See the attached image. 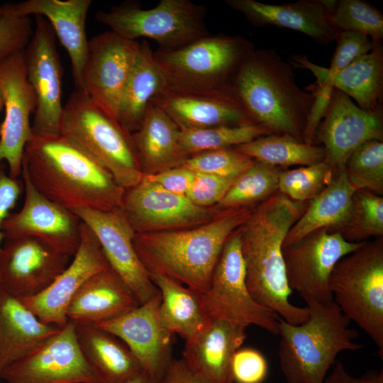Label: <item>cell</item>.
I'll return each mask as SVG.
<instances>
[{"label": "cell", "instance_id": "6da1fadb", "mask_svg": "<svg viewBox=\"0 0 383 383\" xmlns=\"http://www.w3.org/2000/svg\"><path fill=\"white\" fill-rule=\"evenodd\" d=\"M307 202L295 201L279 192L261 202L239 227L248 289L254 299L291 324L309 317L307 306L290 301L283 243Z\"/></svg>", "mask_w": 383, "mask_h": 383}, {"label": "cell", "instance_id": "7a4b0ae2", "mask_svg": "<svg viewBox=\"0 0 383 383\" xmlns=\"http://www.w3.org/2000/svg\"><path fill=\"white\" fill-rule=\"evenodd\" d=\"M22 167L42 194L73 210L119 209L125 189L94 157L72 139L32 135Z\"/></svg>", "mask_w": 383, "mask_h": 383}, {"label": "cell", "instance_id": "3957f363", "mask_svg": "<svg viewBox=\"0 0 383 383\" xmlns=\"http://www.w3.org/2000/svg\"><path fill=\"white\" fill-rule=\"evenodd\" d=\"M251 213L252 209L246 207L227 209L199 226L135 233L134 248L148 272L162 274L203 294L209 287L226 240Z\"/></svg>", "mask_w": 383, "mask_h": 383}, {"label": "cell", "instance_id": "277c9868", "mask_svg": "<svg viewBox=\"0 0 383 383\" xmlns=\"http://www.w3.org/2000/svg\"><path fill=\"white\" fill-rule=\"evenodd\" d=\"M231 91L252 121L272 134L304 142L314 95L296 84L292 65L273 49H255L242 62Z\"/></svg>", "mask_w": 383, "mask_h": 383}, {"label": "cell", "instance_id": "5b68a950", "mask_svg": "<svg viewBox=\"0 0 383 383\" xmlns=\"http://www.w3.org/2000/svg\"><path fill=\"white\" fill-rule=\"evenodd\" d=\"M309 317L301 324L279 321L278 355L287 383H323L337 355L364 348L358 332L333 301L304 300Z\"/></svg>", "mask_w": 383, "mask_h": 383}, {"label": "cell", "instance_id": "8992f818", "mask_svg": "<svg viewBox=\"0 0 383 383\" xmlns=\"http://www.w3.org/2000/svg\"><path fill=\"white\" fill-rule=\"evenodd\" d=\"M254 48L242 35L209 34L176 49H158L153 57L165 77V90L220 96L232 94L237 71Z\"/></svg>", "mask_w": 383, "mask_h": 383}, {"label": "cell", "instance_id": "52a82bcc", "mask_svg": "<svg viewBox=\"0 0 383 383\" xmlns=\"http://www.w3.org/2000/svg\"><path fill=\"white\" fill-rule=\"evenodd\" d=\"M60 134L88 152L124 189L143 179L132 133L79 90L64 105Z\"/></svg>", "mask_w": 383, "mask_h": 383}, {"label": "cell", "instance_id": "ba28073f", "mask_svg": "<svg viewBox=\"0 0 383 383\" xmlns=\"http://www.w3.org/2000/svg\"><path fill=\"white\" fill-rule=\"evenodd\" d=\"M333 301L372 339L383 358V237L364 241L335 265Z\"/></svg>", "mask_w": 383, "mask_h": 383}, {"label": "cell", "instance_id": "9c48e42d", "mask_svg": "<svg viewBox=\"0 0 383 383\" xmlns=\"http://www.w3.org/2000/svg\"><path fill=\"white\" fill-rule=\"evenodd\" d=\"M205 16L206 8L189 0H161L149 9L124 2L109 11H99L96 19L126 39L150 38L159 49L172 50L210 34Z\"/></svg>", "mask_w": 383, "mask_h": 383}, {"label": "cell", "instance_id": "30bf717a", "mask_svg": "<svg viewBox=\"0 0 383 383\" xmlns=\"http://www.w3.org/2000/svg\"><path fill=\"white\" fill-rule=\"evenodd\" d=\"M201 296L209 319L225 320L245 327L253 325L275 335L279 333L282 318L258 304L248 289L239 228L226 240L209 287Z\"/></svg>", "mask_w": 383, "mask_h": 383}, {"label": "cell", "instance_id": "8fae6325", "mask_svg": "<svg viewBox=\"0 0 383 383\" xmlns=\"http://www.w3.org/2000/svg\"><path fill=\"white\" fill-rule=\"evenodd\" d=\"M35 19L33 33L24 49L27 78L36 99L32 135L55 136L60 134L63 114V70L50 23L41 16Z\"/></svg>", "mask_w": 383, "mask_h": 383}, {"label": "cell", "instance_id": "7c38bea8", "mask_svg": "<svg viewBox=\"0 0 383 383\" xmlns=\"http://www.w3.org/2000/svg\"><path fill=\"white\" fill-rule=\"evenodd\" d=\"M362 243L349 242L340 232L322 228L283 247L289 287L304 300L323 304L333 301L329 287L332 271L341 258Z\"/></svg>", "mask_w": 383, "mask_h": 383}, {"label": "cell", "instance_id": "4fadbf2b", "mask_svg": "<svg viewBox=\"0 0 383 383\" xmlns=\"http://www.w3.org/2000/svg\"><path fill=\"white\" fill-rule=\"evenodd\" d=\"M6 383H104L82 353L71 321L0 372Z\"/></svg>", "mask_w": 383, "mask_h": 383}, {"label": "cell", "instance_id": "5bb4252c", "mask_svg": "<svg viewBox=\"0 0 383 383\" xmlns=\"http://www.w3.org/2000/svg\"><path fill=\"white\" fill-rule=\"evenodd\" d=\"M119 209L135 233L199 226L223 211L196 205L186 195L172 193L144 177L138 184L125 189Z\"/></svg>", "mask_w": 383, "mask_h": 383}, {"label": "cell", "instance_id": "9a60e30c", "mask_svg": "<svg viewBox=\"0 0 383 383\" xmlns=\"http://www.w3.org/2000/svg\"><path fill=\"white\" fill-rule=\"evenodd\" d=\"M139 48L137 40L111 30L89 40L80 91L118 121L122 94Z\"/></svg>", "mask_w": 383, "mask_h": 383}, {"label": "cell", "instance_id": "2e32d148", "mask_svg": "<svg viewBox=\"0 0 383 383\" xmlns=\"http://www.w3.org/2000/svg\"><path fill=\"white\" fill-rule=\"evenodd\" d=\"M25 197L21 209L10 213L1 226L4 240L34 237L57 252L73 257L80 245L82 221L71 210L42 194L22 167Z\"/></svg>", "mask_w": 383, "mask_h": 383}, {"label": "cell", "instance_id": "e0dca14e", "mask_svg": "<svg viewBox=\"0 0 383 383\" xmlns=\"http://www.w3.org/2000/svg\"><path fill=\"white\" fill-rule=\"evenodd\" d=\"M0 91L4 118L0 125V162L13 178L21 175L24 149L32 136L30 115L36 99L27 78L24 50L0 62Z\"/></svg>", "mask_w": 383, "mask_h": 383}, {"label": "cell", "instance_id": "ac0fdd59", "mask_svg": "<svg viewBox=\"0 0 383 383\" xmlns=\"http://www.w3.org/2000/svg\"><path fill=\"white\" fill-rule=\"evenodd\" d=\"M72 211L94 234L110 267L128 286L139 304L158 292L135 250V233L119 209H76Z\"/></svg>", "mask_w": 383, "mask_h": 383}, {"label": "cell", "instance_id": "d6986e66", "mask_svg": "<svg viewBox=\"0 0 383 383\" xmlns=\"http://www.w3.org/2000/svg\"><path fill=\"white\" fill-rule=\"evenodd\" d=\"M160 291L147 301L118 317L93 325L123 341L142 370L160 380L171 363L173 335L160 317Z\"/></svg>", "mask_w": 383, "mask_h": 383}, {"label": "cell", "instance_id": "ffe728a7", "mask_svg": "<svg viewBox=\"0 0 383 383\" xmlns=\"http://www.w3.org/2000/svg\"><path fill=\"white\" fill-rule=\"evenodd\" d=\"M69 257L34 237L6 239L0 252V288L19 298L35 296L65 270Z\"/></svg>", "mask_w": 383, "mask_h": 383}, {"label": "cell", "instance_id": "44dd1931", "mask_svg": "<svg viewBox=\"0 0 383 383\" xmlns=\"http://www.w3.org/2000/svg\"><path fill=\"white\" fill-rule=\"evenodd\" d=\"M316 136L324 145L326 160L335 170L345 169L351 154L367 141L383 139L382 109L369 111L333 88Z\"/></svg>", "mask_w": 383, "mask_h": 383}, {"label": "cell", "instance_id": "7402d4cb", "mask_svg": "<svg viewBox=\"0 0 383 383\" xmlns=\"http://www.w3.org/2000/svg\"><path fill=\"white\" fill-rule=\"evenodd\" d=\"M109 267L94 234L82 222L80 245L72 262L44 291L20 299L41 322L61 328L68 322L67 308L77 290L93 274Z\"/></svg>", "mask_w": 383, "mask_h": 383}, {"label": "cell", "instance_id": "603a6c76", "mask_svg": "<svg viewBox=\"0 0 383 383\" xmlns=\"http://www.w3.org/2000/svg\"><path fill=\"white\" fill-rule=\"evenodd\" d=\"M226 4L255 26L291 29L318 44L331 43L338 33L331 22L336 1L299 0L270 4L255 0H227Z\"/></svg>", "mask_w": 383, "mask_h": 383}, {"label": "cell", "instance_id": "cb8c5ba5", "mask_svg": "<svg viewBox=\"0 0 383 383\" xmlns=\"http://www.w3.org/2000/svg\"><path fill=\"white\" fill-rule=\"evenodd\" d=\"M91 2V0H26L5 4L1 7L6 14L16 17L41 16L48 21L68 53L75 89L80 91L89 43L85 22Z\"/></svg>", "mask_w": 383, "mask_h": 383}, {"label": "cell", "instance_id": "d4e9b609", "mask_svg": "<svg viewBox=\"0 0 383 383\" xmlns=\"http://www.w3.org/2000/svg\"><path fill=\"white\" fill-rule=\"evenodd\" d=\"M246 328L211 319L202 331L185 341L182 359L201 383H233V360L245 340Z\"/></svg>", "mask_w": 383, "mask_h": 383}, {"label": "cell", "instance_id": "484cf974", "mask_svg": "<svg viewBox=\"0 0 383 383\" xmlns=\"http://www.w3.org/2000/svg\"><path fill=\"white\" fill-rule=\"evenodd\" d=\"M138 305L128 286L109 267L93 274L80 287L69 304L67 316L75 325L93 326Z\"/></svg>", "mask_w": 383, "mask_h": 383}, {"label": "cell", "instance_id": "4316f807", "mask_svg": "<svg viewBox=\"0 0 383 383\" xmlns=\"http://www.w3.org/2000/svg\"><path fill=\"white\" fill-rule=\"evenodd\" d=\"M152 101L180 131L255 124L232 94L204 96L164 90Z\"/></svg>", "mask_w": 383, "mask_h": 383}, {"label": "cell", "instance_id": "83f0119b", "mask_svg": "<svg viewBox=\"0 0 383 383\" xmlns=\"http://www.w3.org/2000/svg\"><path fill=\"white\" fill-rule=\"evenodd\" d=\"M132 138L144 175L179 167L189 157L180 143V129L152 101Z\"/></svg>", "mask_w": 383, "mask_h": 383}, {"label": "cell", "instance_id": "f1b7e54d", "mask_svg": "<svg viewBox=\"0 0 383 383\" xmlns=\"http://www.w3.org/2000/svg\"><path fill=\"white\" fill-rule=\"evenodd\" d=\"M59 329L41 322L19 297L0 288V372Z\"/></svg>", "mask_w": 383, "mask_h": 383}, {"label": "cell", "instance_id": "f546056e", "mask_svg": "<svg viewBox=\"0 0 383 383\" xmlns=\"http://www.w3.org/2000/svg\"><path fill=\"white\" fill-rule=\"evenodd\" d=\"M355 191L345 169L335 170L328 184L307 202L305 211L288 231L283 247L316 230L340 232L349 218Z\"/></svg>", "mask_w": 383, "mask_h": 383}, {"label": "cell", "instance_id": "4dcf8cb0", "mask_svg": "<svg viewBox=\"0 0 383 383\" xmlns=\"http://www.w3.org/2000/svg\"><path fill=\"white\" fill-rule=\"evenodd\" d=\"M79 349L104 383H125L142 367L120 338L94 326L75 325Z\"/></svg>", "mask_w": 383, "mask_h": 383}, {"label": "cell", "instance_id": "1f68e13d", "mask_svg": "<svg viewBox=\"0 0 383 383\" xmlns=\"http://www.w3.org/2000/svg\"><path fill=\"white\" fill-rule=\"evenodd\" d=\"M150 279L161 294L160 317L172 334L185 341L194 338L209 323L201 294L158 272H148Z\"/></svg>", "mask_w": 383, "mask_h": 383}, {"label": "cell", "instance_id": "d6a6232c", "mask_svg": "<svg viewBox=\"0 0 383 383\" xmlns=\"http://www.w3.org/2000/svg\"><path fill=\"white\" fill-rule=\"evenodd\" d=\"M166 89L165 77L150 45L143 40L122 94L119 122L130 133L136 131L152 101Z\"/></svg>", "mask_w": 383, "mask_h": 383}, {"label": "cell", "instance_id": "836d02e7", "mask_svg": "<svg viewBox=\"0 0 383 383\" xmlns=\"http://www.w3.org/2000/svg\"><path fill=\"white\" fill-rule=\"evenodd\" d=\"M331 84L347 94L361 109L374 111L382 109L383 47L375 43L372 50L354 60L335 74Z\"/></svg>", "mask_w": 383, "mask_h": 383}, {"label": "cell", "instance_id": "e575fe53", "mask_svg": "<svg viewBox=\"0 0 383 383\" xmlns=\"http://www.w3.org/2000/svg\"><path fill=\"white\" fill-rule=\"evenodd\" d=\"M235 148L257 162L274 167L309 166L326 159L323 148L284 134L263 135Z\"/></svg>", "mask_w": 383, "mask_h": 383}, {"label": "cell", "instance_id": "d590c367", "mask_svg": "<svg viewBox=\"0 0 383 383\" xmlns=\"http://www.w3.org/2000/svg\"><path fill=\"white\" fill-rule=\"evenodd\" d=\"M279 171L277 167L255 161L237 177L215 207L220 210L249 208L257 202H262L277 192Z\"/></svg>", "mask_w": 383, "mask_h": 383}, {"label": "cell", "instance_id": "8d00e7d4", "mask_svg": "<svg viewBox=\"0 0 383 383\" xmlns=\"http://www.w3.org/2000/svg\"><path fill=\"white\" fill-rule=\"evenodd\" d=\"M272 134L257 124L221 126L180 131V143L188 156L224 148H235L259 137Z\"/></svg>", "mask_w": 383, "mask_h": 383}, {"label": "cell", "instance_id": "74e56055", "mask_svg": "<svg viewBox=\"0 0 383 383\" xmlns=\"http://www.w3.org/2000/svg\"><path fill=\"white\" fill-rule=\"evenodd\" d=\"M352 243L383 237V198L367 190L355 192L349 218L340 231Z\"/></svg>", "mask_w": 383, "mask_h": 383}, {"label": "cell", "instance_id": "f35d334b", "mask_svg": "<svg viewBox=\"0 0 383 383\" xmlns=\"http://www.w3.org/2000/svg\"><path fill=\"white\" fill-rule=\"evenodd\" d=\"M345 171L355 190L383 193V142L372 140L358 147L349 157Z\"/></svg>", "mask_w": 383, "mask_h": 383}, {"label": "cell", "instance_id": "ab89813d", "mask_svg": "<svg viewBox=\"0 0 383 383\" xmlns=\"http://www.w3.org/2000/svg\"><path fill=\"white\" fill-rule=\"evenodd\" d=\"M334 172L326 159L314 165L279 171L277 192L293 201L308 202L328 184Z\"/></svg>", "mask_w": 383, "mask_h": 383}, {"label": "cell", "instance_id": "60d3db41", "mask_svg": "<svg viewBox=\"0 0 383 383\" xmlns=\"http://www.w3.org/2000/svg\"><path fill=\"white\" fill-rule=\"evenodd\" d=\"M331 22L337 32L351 30L363 33L374 43L383 38V15L370 4L360 0L336 1Z\"/></svg>", "mask_w": 383, "mask_h": 383}, {"label": "cell", "instance_id": "b9f144b4", "mask_svg": "<svg viewBox=\"0 0 383 383\" xmlns=\"http://www.w3.org/2000/svg\"><path fill=\"white\" fill-rule=\"evenodd\" d=\"M255 160L235 148L213 150L189 156L180 165L194 173L238 177Z\"/></svg>", "mask_w": 383, "mask_h": 383}, {"label": "cell", "instance_id": "7bdbcfd3", "mask_svg": "<svg viewBox=\"0 0 383 383\" xmlns=\"http://www.w3.org/2000/svg\"><path fill=\"white\" fill-rule=\"evenodd\" d=\"M335 40L337 45L330 67L326 68L315 65L311 69V73L318 79L316 83L331 86V80L335 74L357 57L370 52L375 45L367 35L351 30L338 32Z\"/></svg>", "mask_w": 383, "mask_h": 383}, {"label": "cell", "instance_id": "ee69618b", "mask_svg": "<svg viewBox=\"0 0 383 383\" xmlns=\"http://www.w3.org/2000/svg\"><path fill=\"white\" fill-rule=\"evenodd\" d=\"M33 28L29 16L16 17L4 13L0 19V62L24 50Z\"/></svg>", "mask_w": 383, "mask_h": 383}, {"label": "cell", "instance_id": "f6af8a7d", "mask_svg": "<svg viewBox=\"0 0 383 383\" xmlns=\"http://www.w3.org/2000/svg\"><path fill=\"white\" fill-rule=\"evenodd\" d=\"M237 177L195 173L193 182L186 196L196 205L213 207L226 195Z\"/></svg>", "mask_w": 383, "mask_h": 383}, {"label": "cell", "instance_id": "bcb514c9", "mask_svg": "<svg viewBox=\"0 0 383 383\" xmlns=\"http://www.w3.org/2000/svg\"><path fill=\"white\" fill-rule=\"evenodd\" d=\"M232 372L236 383H262L268 372L267 362L255 349L239 348L233 357Z\"/></svg>", "mask_w": 383, "mask_h": 383}, {"label": "cell", "instance_id": "7dc6e473", "mask_svg": "<svg viewBox=\"0 0 383 383\" xmlns=\"http://www.w3.org/2000/svg\"><path fill=\"white\" fill-rule=\"evenodd\" d=\"M306 89L313 94L314 101L304 129V142L313 145L317 128L328 109L333 87L315 83Z\"/></svg>", "mask_w": 383, "mask_h": 383}, {"label": "cell", "instance_id": "c3c4849f", "mask_svg": "<svg viewBox=\"0 0 383 383\" xmlns=\"http://www.w3.org/2000/svg\"><path fill=\"white\" fill-rule=\"evenodd\" d=\"M23 183L11 177L5 162H0V252L4 241L1 226L4 219L15 207L23 191Z\"/></svg>", "mask_w": 383, "mask_h": 383}, {"label": "cell", "instance_id": "681fc988", "mask_svg": "<svg viewBox=\"0 0 383 383\" xmlns=\"http://www.w3.org/2000/svg\"><path fill=\"white\" fill-rule=\"evenodd\" d=\"M194 175V172L179 166L157 174L144 175V178L172 193L186 195L193 182Z\"/></svg>", "mask_w": 383, "mask_h": 383}, {"label": "cell", "instance_id": "f907efd6", "mask_svg": "<svg viewBox=\"0 0 383 383\" xmlns=\"http://www.w3.org/2000/svg\"><path fill=\"white\" fill-rule=\"evenodd\" d=\"M323 383H383V370H368L361 377H355L347 372L341 362L336 360L332 372Z\"/></svg>", "mask_w": 383, "mask_h": 383}, {"label": "cell", "instance_id": "816d5d0a", "mask_svg": "<svg viewBox=\"0 0 383 383\" xmlns=\"http://www.w3.org/2000/svg\"><path fill=\"white\" fill-rule=\"evenodd\" d=\"M160 383H201L182 359H172Z\"/></svg>", "mask_w": 383, "mask_h": 383}, {"label": "cell", "instance_id": "f5cc1de1", "mask_svg": "<svg viewBox=\"0 0 383 383\" xmlns=\"http://www.w3.org/2000/svg\"><path fill=\"white\" fill-rule=\"evenodd\" d=\"M125 383H160L158 380L144 371H141Z\"/></svg>", "mask_w": 383, "mask_h": 383}, {"label": "cell", "instance_id": "db71d44e", "mask_svg": "<svg viewBox=\"0 0 383 383\" xmlns=\"http://www.w3.org/2000/svg\"><path fill=\"white\" fill-rule=\"evenodd\" d=\"M3 109V99L0 91V111Z\"/></svg>", "mask_w": 383, "mask_h": 383}, {"label": "cell", "instance_id": "11a10c76", "mask_svg": "<svg viewBox=\"0 0 383 383\" xmlns=\"http://www.w3.org/2000/svg\"><path fill=\"white\" fill-rule=\"evenodd\" d=\"M4 15V10H3L2 7L0 6V19L3 17Z\"/></svg>", "mask_w": 383, "mask_h": 383}]
</instances>
